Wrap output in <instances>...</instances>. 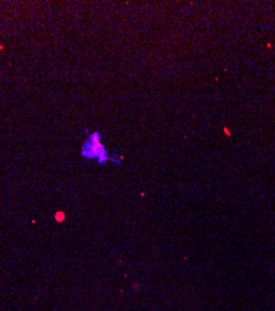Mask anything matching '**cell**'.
Segmentation results:
<instances>
[{
    "label": "cell",
    "instance_id": "7a4b0ae2",
    "mask_svg": "<svg viewBox=\"0 0 275 311\" xmlns=\"http://www.w3.org/2000/svg\"><path fill=\"white\" fill-rule=\"evenodd\" d=\"M56 218H57V219H60V221H61V219H62V218H64V216H62V214H60V216H59V214H57V216H56Z\"/></svg>",
    "mask_w": 275,
    "mask_h": 311
},
{
    "label": "cell",
    "instance_id": "6da1fadb",
    "mask_svg": "<svg viewBox=\"0 0 275 311\" xmlns=\"http://www.w3.org/2000/svg\"><path fill=\"white\" fill-rule=\"evenodd\" d=\"M82 157L87 158V160H97L101 165H104L107 161L113 160L108 154V151L105 147L103 146L102 141H101V133L100 132H93L87 137L86 142L82 146L81 149ZM117 162L115 160H113Z\"/></svg>",
    "mask_w": 275,
    "mask_h": 311
}]
</instances>
